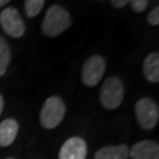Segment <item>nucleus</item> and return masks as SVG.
I'll list each match as a JSON object with an SVG mask.
<instances>
[{"label": "nucleus", "mask_w": 159, "mask_h": 159, "mask_svg": "<svg viewBox=\"0 0 159 159\" xmlns=\"http://www.w3.org/2000/svg\"><path fill=\"white\" fill-rule=\"evenodd\" d=\"M71 24V16L64 7L52 5L46 12L44 21L41 24V31L45 35L53 38L70 29Z\"/></svg>", "instance_id": "nucleus-1"}, {"label": "nucleus", "mask_w": 159, "mask_h": 159, "mask_svg": "<svg viewBox=\"0 0 159 159\" xmlns=\"http://www.w3.org/2000/svg\"><path fill=\"white\" fill-rule=\"evenodd\" d=\"M66 113V105L61 98L57 96L50 97L44 102L39 114L40 124L47 130L57 127Z\"/></svg>", "instance_id": "nucleus-2"}, {"label": "nucleus", "mask_w": 159, "mask_h": 159, "mask_svg": "<svg viewBox=\"0 0 159 159\" xmlns=\"http://www.w3.org/2000/svg\"><path fill=\"white\" fill-rule=\"evenodd\" d=\"M124 84L117 77H110L100 89V102L105 108L114 110L119 107L124 99Z\"/></svg>", "instance_id": "nucleus-3"}, {"label": "nucleus", "mask_w": 159, "mask_h": 159, "mask_svg": "<svg viewBox=\"0 0 159 159\" xmlns=\"http://www.w3.org/2000/svg\"><path fill=\"white\" fill-rule=\"evenodd\" d=\"M134 113L138 124L144 130L154 129L159 120V108L157 102L151 98H142L134 106Z\"/></svg>", "instance_id": "nucleus-4"}, {"label": "nucleus", "mask_w": 159, "mask_h": 159, "mask_svg": "<svg viewBox=\"0 0 159 159\" xmlns=\"http://www.w3.org/2000/svg\"><path fill=\"white\" fill-rule=\"evenodd\" d=\"M106 70V60L99 54L90 57L83 66L81 70V79L83 83L89 87L96 86L100 80Z\"/></svg>", "instance_id": "nucleus-5"}, {"label": "nucleus", "mask_w": 159, "mask_h": 159, "mask_svg": "<svg viewBox=\"0 0 159 159\" xmlns=\"http://www.w3.org/2000/svg\"><path fill=\"white\" fill-rule=\"evenodd\" d=\"M0 25L6 34L12 38H20L23 37L26 27L23 18L17 8L6 7L0 13Z\"/></svg>", "instance_id": "nucleus-6"}, {"label": "nucleus", "mask_w": 159, "mask_h": 159, "mask_svg": "<svg viewBox=\"0 0 159 159\" xmlns=\"http://www.w3.org/2000/svg\"><path fill=\"white\" fill-rule=\"evenodd\" d=\"M87 156L86 142L80 137L68 138L59 151L58 159H85Z\"/></svg>", "instance_id": "nucleus-7"}, {"label": "nucleus", "mask_w": 159, "mask_h": 159, "mask_svg": "<svg viewBox=\"0 0 159 159\" xmlns=\"http://www.w3.org/2000/svg\"><path fill=\"white\" fill-rule=\"evenodd\" d=\"M131 159H159V145L153 140H142L130 148Z\"/></svg>", "instance_id": "nucleus-8"}, {"label": "nucleus", "mask_w": 159, "mask_h": 159, "mask_svg": "<svg viewBox=\"0 0 159 159\" xmlns=\"http://www.w3.org/2000/svg\"><path fill=\"white\" fill-rule=\"evenodd\" d=\"M19 132V124L13 118H7L0 123V148L12 145Z\"/></svg>", "instance_id": "nucleus-9"}, {"label": "nucleus", "mask_w": 159, "mask_h": 159, "mask_svg": "<svg viewBox=\"0 0 159 159\" xmlns=\"http://www.w3.org/2000/svg\"><path fill=\"white\" fill-rule=\"evenodd\" d=\"M130 148L126 144L108 145L99 148L94 154V159H127Z\"/></svg>", "instance_id": "nucleus-10"}, {"label": "nucleus", "mask_w": 159, "mask_h": 159, "mask_svg": "<svg viewBox=\"0 0 159 159\" xmlns=\"http://www.w3.org/2000/svg\"><path fill=\"white\" fill-rule=\"evenodd\" d=\"M143 72L145 78L150 83L157 84L159 81V54L158 52H151L144 59L143 63Z\"/></svg>", "instance_id": "nucleus-11"}, {"label": "nucleus", "mask_w": 159, "mask_h": 159, "mask_svg": "<svg viewBox=\"0 0 159 159\" xmlns=\"http://www.w3.org/2000/svg\"><path fill=\"white\" fill-rule=\"evenodd\" d=\"M11 48L8 43L2 37H0V77H2L6 73L11 64Z\"/></svg>", "instance_id": "nucleus-12"}, {"label": "nucleus", "mask_w": 159, "mask_h": 159, "mask_svg": "<svg viewBox=\"0 0 159 159\" xmlns=\"http://www.w3.org/2000/svg\"><path fill=\"white\" fill-rule=\"evenodd\" d=\"M45 1L46 0H25L24 8H25L26 14L31 18L37 17L43 10Z\"/></svg>", "instance_id": "nucleus-13"}, {"label": "nucleus", "mask_w": 159, "mask_h": 159, "mask_svg": "<svg viewBox=\"0 0 159 159\" xmlns=\"http://www.w3.org/2000/svg\"><path fill=\"white\" fill-rule=\"evenodd\" d=\"M129 2H130L132 10L137 12V13L144 12L148 5V0H130Z\"/></svg>", "instance_id": "nucleus-14"}, {"label": "nucleus", "mask_w": 159, "mask_h": 159, "mask_svg": "<svg viewBox=\"0 0 159 159\" xmlns=\"http://www.w3.org/2000/svg\"><path fill=\"white\" fill-rule=\"evenodd\" d=\"M148 21L152 26H157L159 24V7H154L152 11L148 13Z\"/></svg>", "instance_id": "nucleus-15"}, {"label": "nucleus", "mask_w": 159, "mask_h": 159, "mask_svg": "<svg viewBox=\"0 0 159 159\" xmlns=\"http://www.w3.org/2000/svg\"><path fill=\"white\" fill-rule=\"evenodd\" d=\"M130 0H111V4L116 8H123L124 6H126V4H129Z\"/></svg>", "instance_id": "nucleus-16"}, {"label": "nucleus", "mask_w": 159, "mask_h": 159, "mask_svg": "<svg viewBox=\"0 0 159 159\" xmlns=\"http://www.w3.org/2000/svg\"><path fill=\"white\" fill-rule=\"evenodd\" d=\"M4 98H2V96L0 94V116H1V113H2V111H4Z\"/></svg>", "instance_id": "nucleus-17"}, {"label": "nucleus", "mask_w": 159, "mask_h": 159, "mask_svg": "<svg viewBox=\"0 0 159 159\" xmlns=\"http://www.w3.org/2000/svg\"><path fill=\"white\" fill-rule=\"evenodd\" d=\"M10 1H11V0H0V7H2V6L7 5Z\"/></svg>", "instance_id": "nucleus-18"}, {"label": "nucleus", "mask_w": 159, "mask_h": 159, "mask_svg": "<svg viewBox=\"0 0 159 159\" xmlns=\"http://www.w3.org/2000/svg\"><path fill=\"white\" fill-rule=\"evenodd\" d=\"M6 159H14V158H6Z\"/></svg>", "instance_id": "nucleus-19"}, {"label": "nucleus", "mask_w": 159, "mask_h": 159, "mask_svg": "<svg viewBox=\"0 0 159 159\" xmlns=\"http://www.w3.org/2000/svg\"><path fill=\"white\" fill-rule=\"evenodd\" d=\"M100 1H102V0H100Z\"/></svg>", "instance_id": "nucleus-20"}]
</instances>
